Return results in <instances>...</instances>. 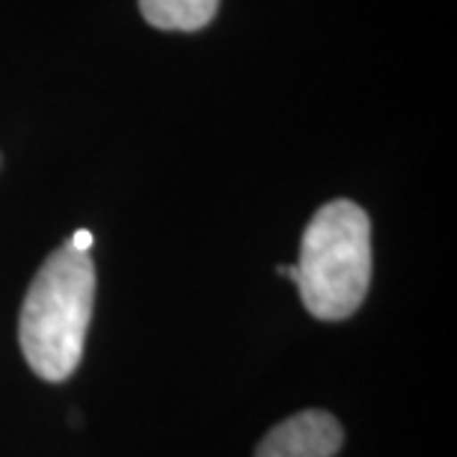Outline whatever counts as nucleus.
Masks as SVG:
<instances>
[{
  "mask_svg": "<svg viewBox=\"0 0 457 457\" xmlns=\"http://www.w3.org/2000/svg\"><path fill=\"white\" fill-rule=\"evenodd\" d=\"M300 300L318 321H345L371 286V223L351 199L321 205L300 237L295 264Z\"/></svg>",
  "mask_w": 457,
  "mask_h": 457,
  "instance_id": "f03ea898",
  "label": "nucleus"
},
{
  "mask_svg": "<svg viewBox=\"0 0 457 457\" xmlns=\"http://www.w3.org/2000/svg\"><path fill=\"white\" fill-rule=\"evenodd\" d=\"M69 244L75 246L78 253H89V250H93V232H89V228H78V232L71 235Z\"/></svg>",
  "mask_w": 457,
  "mask_h": 457,
  "instance_id": "39448f33",
  "label": "nucleus"
},
{
  "mask_svg": "<svg viewBox=\"0 0 457 457\" xmlns=\"http://www.w3.org/2000/svg\"><path fill=\"white\" fill-rule=\"evenodd\" d=\"M220 0H140V12L154 30L196 33L214 21Z\"/></svg>",
  "mask_w": 457,
  "mask_h": 457,
  "instance_id": "20e7f679",
  "label": "nucleus"
},
{
  "mask_svg": "<svg viewBox=\"0 0 457 457\" xmlns=\"http://www.w3.org/2000/svg\"><path fill=\"white\" fill-rule=\"evenodd\" d=\"M0 163H4V161H0Z\"/></svg>",
  "mask_w": 457,
  "mask_h": 457,
  "instance_id": "423d86ee",
  "label": "nucleus"
},
{
  "mask_svg": "<svg viewBox=\"0 0 457 457\" xmlns=\"http://www.w3.org/2000/svg\"><path fill=\"white\" fill-rule=\"evenodd\" d=\"M342 440V425L333 413L300 410L264 434L255 457H333Z\"/></svg>",
  "mask_w": 457,
  "mask_h": 457,
  "instance_id": "7ed1b4c3",
  "label": "nucleus"
},
{
  "mask_svg": "<svg viewBox=\"0 0 457 457\" xmlns=\"http://www.w3.org/2000/svg\"><path fill=\"white\" fill-rule=\"evenodd\" d=\"M96 303V264L69 241L57 246L27 288L18 315V342L27 365L48 383L75 374Z\"/></svg>",
  "mask_w": 457,
  "mask_h": 457,
  "instance_id": "f257e3e1",
  "label": "nucleus"
}]
</instances>
